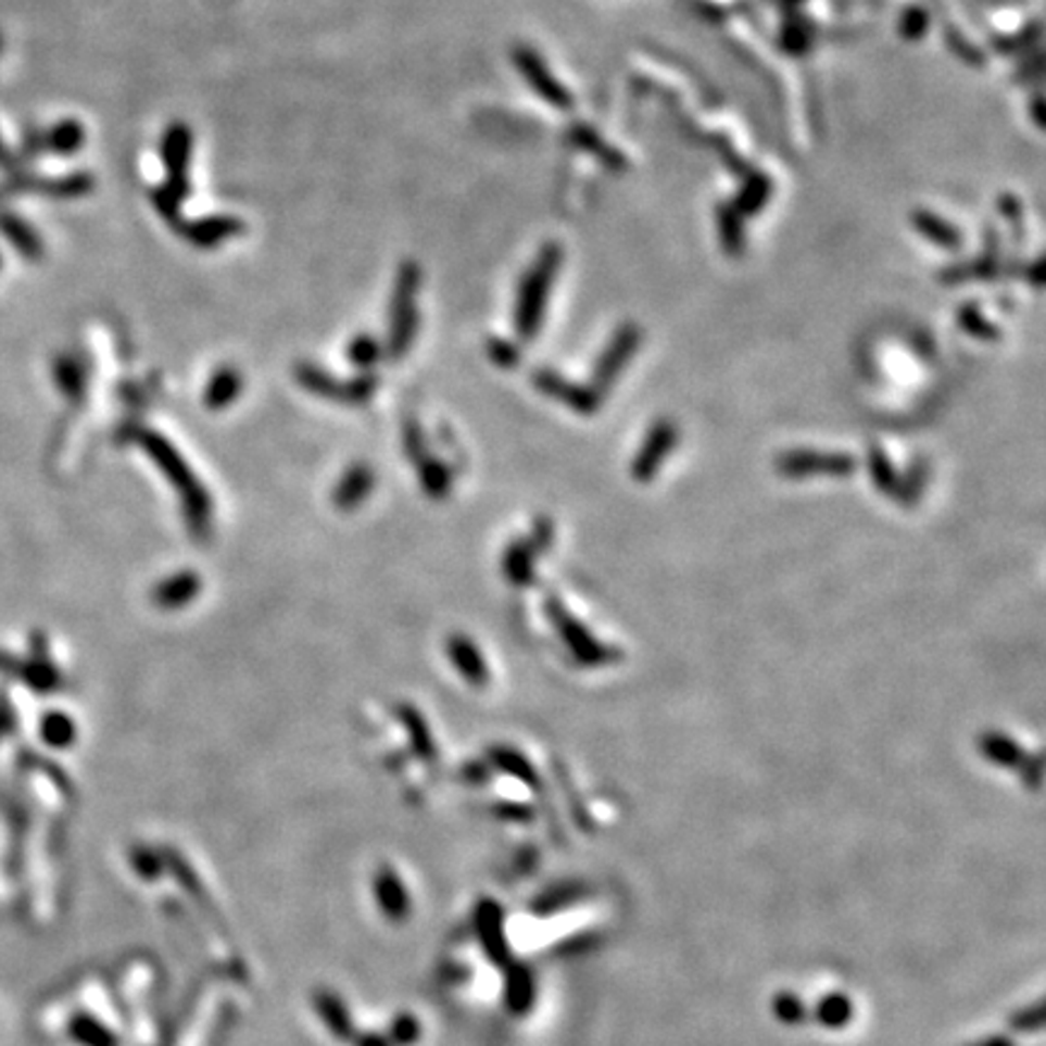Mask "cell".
I'll use <instances>...</instances> for the list:
<instances>
[{
    "label": "cell",
    "mask_w": 1046,
    "mask_h": 1046,
    "mask_svg": "<svg viewBox=\"0 0 1046 1046\" xmlns=\"http://www.w3.org/2000/svg\"><path fill=\"white\" fill-rule=\"evenodd\" d=\"M179 236H182L189 245H194L199 250H211L224 245L230 238H240L245 232V224L238 216H204L197 220H185L182 226L177 228Z\"/></svg>",
    "instance_id": "obj_11"
},
{
    "label": "cell",
    "mask_w": 1046,
    "mask_h": 1046,
    "mask_svg": "<svg viewBox=\"0 0 1046 1046\" xmlns=\"http://www.w3.org/2000/svg\"><path fill=\"white\" fill-rule=\"evenodd\" d=\"M41 134H45V151L61 157L78 153L86 146V126L76 119H61Z\"/></svg>",
    "instance_id": "obj_19"
},
{
    "label": "cell",
    "mask_w": 1046,
    "mask_h": 1046,
    "mask_svg": "<svg viewBox=\"0 0 1046 1046\" xmlns=\"http://www.w3.org/2000/svg\"><path fill=\"white\" fill-rule=\"evenodd\" d=\"M449 657L453 661V667L461 671V676L472 685H488L490 681V669L484 664L480 650L475 647V642L470 638L453 635L449 640Z\"/></svg>",
    "instance_id": "obj_14"
},
{
    "label": "cell",
    "mask_w": 1046,
    "mask_h": 1046,
    "mask_svg": "<svg viewBox=\"0 0 1046 1046\" xmlns=\"http://www.w3.org/2000/svg\"><path fill=\"white\" fill-rule=\"evenodd\" d=\"M545 613H547V618H551L559 640L565 642V647L569 650V654H572L575 661L581 664V667H587V669L608 667V664H616V661L622 659V652H618L616 647H608V644L596 640L594 632H591L584 626V622L569 613V608L563 604V598H557L555 594L547 596L545 598Z\"/></svg>",
    "instance_id": "obj_3"
},
{
    "label": "cell",
    "mask_w": 1046,
    "mask_h": 1046,
    "mask_svg": "<svg viewBox=\"0 0 1046 1046\" xmlns=\"http://www.w3.org/2000/svg\"><path fill=\"white\" fill-rule=\"evenodd\" d=\"M679 437H681L679 427H676L671 419L661 417V419L654 421V425L647 431V437H644V441H642V446L638 449L635 458H632V463H630L632 480L647 484V482L657 478V472L661 470L664 461L671 456L676 443H679Z\"/></svg>",
    "instance_id": "obj_7"
},
{
    "label": "cell",
    "mask_w": 1046,
    "mask_h": 1046,
    "mask_svg": "<svg viewBox=\"0 0 1046 1046\" xmlns=\"http://www.w3.org/2000/svg\"><path fill=\"white\" fill-rule=\"evenodd\" d=\"M295 378L301 380V386L305 390H311V393H315V395L342 400L344 383H337V380L330 374H325L323 368H318V366L301 364L299 371H295Z\"/></svg>",
    "instance_id": "obj_27"
},
{
    "label": "cell",
    "mask_w": 1046,
    "mask_h": 1046,
    "mask_svg": "<svg viewBox=\"0 0 1046 1046\" xmlns=\"http://www.w3.org/2000/svg\"><path fill=\"white\" fill-rule=\"evenodd\" d=\"M192 143L194 136L189 131V126L182 122H173L167 126L161 141V157L163 167L167 175V187L182 199L189 197V157H192Z\"/></svg>",
    "instance_id": "obj_9"
},
{
    "label": "cell",
    "mask_w": 1046,
    "mask_h": 1046,
    "mask_svg": "<svg viewBox=\"0 0 1046 1046\" xmlns=\"http://www.w3.org/2000/svg\"><path fill=\"white\" fill-rule=\"evenodd\" d=\"M860 463L850 453L843 451H811V449H792L780 453L776 461L778 475L787 480H805V478H850L858 472Z\"/></svg>",
    "instance_id": "obj_5"
},
{
    "label": "cell",
    "mask_w": 1046,
    "mask_h": 1046,
    "mask_svg": "<svg viewBox=\"0 0 1046 1046\" xmlns=\"http://www.w3.org/2000/svg\"><path fill=\"white\" fill-rule=\"evenodd\" d=\"M492 760H494V764L500 766L502 770H506V773H509V776L524 780L526 785L538 787L535 768H533L531 764H528L526 756H521L519 752H514V748H506V746L492 748Z\"/></svg>",
    "instance_id": "obj_29"
},
{
    "label": "cell",
    "mask_w": 1046,
    "mask_h": 1046,
    "mask_svg": "<svg viewBox=\"0 0 1046 1046\" xmlns=\"http://www.w3.org/2000/svg\"><path fill=\"white\" fill-rule=\"evenodd\" d=\"M535 996V984L528 967H514L509 971V991H506V1000H509V1008L514 1012H526L533 1006Z\"/></svg>",
    "instance_id": "obj_26"
},
{
    "label": "cell",
    "mask_w": 1046,
    "mask_h": 1046,
    "mask_svg": "<svg viewBox=\"0 0 1046 1046\" xmlns=\"http://www.w3.org/2000/svg\"><path fill=\"white\" fill-rule=\"evenodd\" d=\"M242 393V376L238 368L224 366L220 371L211 376L204 390V405L209 409H226L230 403H236Z\"/></svg>",
    "instance_id": "obj_20"
},
{
    "label": "cell",
    "mask_w": 1046,
    "mask_h": 1046,
    "mask_svg": "<svg viewBox=\"0 0 1046 1046\" xmlns=\"http://www.w3.org/2000/svg\"><path fill=\"white\" fill-rule=\"evenodd\" d=\"M23 673H25V681L37 691H51V689H56V683H59V673L45 659L27 664V667H23Z\"/></svg>",
    "instance_id": "obj_37"
},
{
    "label": "cell",
    "mask_w": 1046,
    "mask_h": 1046,
    "mask_svg": "<svg viewBox=\"0 0 1046 1046\" xmlns=\"http://www.w3.org/2000/svg\"><path fill=\"white\" fill-rule=\"evenodd\" d=\"M421 281V269L417 262H403L395 277L393 299H390V332H388V354L393 358L405 356L415 342L419 313H417V291Z\"/></svg>",
    "instance_id": "obj_4"
},
{
    "label": "cell",
    "mask_w": 1046,
    "mask_h": 1046,
    "mask_svg": "<svg viewBox=\"0 0 1046 1046\" xmlns=\"http://www.w3.org/2000/svg\"><path fill=\"white\" fill-rule=\"evenodd\" d=\"M916 226H918V230H921V236L928 238L930 242H935V245L959 248L957 230L949 224H945V220H940L937 216H933V214L916 216Z\"/></svg>",
    "instance_id": "obj_31"
},
{
    "label": "cell",
    "mask_w": 1046,
    "mask_h": 1046,
    "mask_svg": "<svg viewBox=\"0 0 1046 1046\" xmlns=\"http://www.w3.org/2000/svg\"><path fill=\"white\" fill-rule=\"evenodd\" d=\"M199 591H202V579H199V575L177 572L163 579L161 584L153 589V604L165 610H177L192 604L199 596Z\"/></svg>",
    "instance_id": "obj_13"
},
{
    "label": "cell",
    "mask_w": 1046,
    "mask_h": 1046,
    "mask_svg": "<svg viewBox=\"0 0 1046 1046\" xmlns=\"http://www.w3.org/2000/svg\"><path fill=\"white\" fill-rule=\"evenodd\" d=\"M0 51H3V35H0Z\"/></svg>",
    "instance_id": "obj_45"
},
{
    "label": "cell",
    "mask_w": 1046,
    "mask_h": 1046,
    "mask_svg": "<svg viewBox=\"0 0 1046 1046\" xmlns=\"http://www.w3.org/2000/svg\"><path fill=\"white\" fill-rule=\"evenodd\" d=\"M41 732L51 746H66L73 742V722L63 713H49L41 722Z\"/></svg>",
    "instance_id": "obj_35"
},
{
    "label": "cell",
    "mask_w": 1046,
    "mask_h": 1046,
    "mask_svg": "<svg viewBox=\"0 0 1046 1046\" xmlns=\"http://www.w3.org/2000/svg\"><path fill=\"white\" fill-rule=\"evenodd\" d=\"M853 1012L855 1010L848 996H843V993H829L827 998L819 1000L814 1018L827 1030H843L845 1024L853 1020Z\"/></svg>",
    "instance_id": "obj_23"
},
{
    "label": "cell",
    "mask_w": 1046,
    "mask_h": 1046,
    "mask_svg": "<svg viewBox=\"0 0 1046 1046\" xmlns=\"http://www.w3.org/2000/svg\"><path fill=\"white\" fill-rule=\"evenodd\" d=\"M380 354H383V346H380L376 337L371 335H358L354 337L352 344L346 346V358L356 368H374L378 364Z\"/></svg>",
    "instance_id": "obj_32"
},
{
    "label": "cell",
    "mask_w": 1046,
    "mask_h": 1046,
    "mask_svg": "<svg viewBox=\"0 0 1046 1046\" xmlns=\"http://www.w3.org/2000/svg\"><path fill=\"white\" fill-rule=\"evenodd\" d=\"M374 482H376L374 470L368 468V465H364V463L352 465V468H349L342 475V480L335 490L337 509H342V512L356 509V506L374 492Z\"/></svg>",
    "instance_id": "obj_15"
},
{
    "label": "cell",
    "mask_w": 1046,
    "mask_h": 1046,
    "mask_svg": "<svg viewBox=\"0 0 1046 1046\" xmlns=\"http://www.w3.org/2000/svg\"><path fill=\"white\" fill-rule=\"evenodd\" d=\"M405 443L407 453L412 458H421V451H425V437H421V429L417 425H409L405 429Z\"/></svg>",
    "instance_id": "obj_42"
},
{
    "label": "cell",
    "mask_w": 1046,
    "mask_h": 1046,
    "mask_svg": "<svg viewBox=\"0 0 1046 1046\" xmlns=\"http://www.w3.org/2000/svg\"><path fill=\"white\" fill-rule=\"evenodd\" d=\"M23 167H25V165L17 161V155H15L13 151H10L8 143H5L3 139H0V171H3L5 175H13V173H17V171H23Z\"/></svg>",
    "instance_id": "obj_43"
},
{
    "label": "cell",
    "mask_w": 1046,
    "mask_h": 1046,
    "mask_svg": "<svg viewBox=\"0 0 1046 1046\" xmlns=\"http://www.w3.org/2000/svg\"><path fill=\"white\" fill-rule=\"evenodd\" d=\"M94 189V177L88 171H76L61 177H37L35 194L68 202V199L88 197Z\"/></svg>",
    "instance_id": "obj_16"
},
{
    "label": "cell",
    "mask_w": 1046,
    "mask_h": 1046,
    "mask_svg": "<svg viewBox=\"0 0 1046 1046\" xmlns=\"http://www.w3.org/2000/svg\"><path fill=\"white\" fill-rule=\"evenodd\" d=\"M451 478L453 475L449 465H443L441 461H434V458L421 461L419 482L421 488H425V492L429 496H434V500H441V496H446L451 492Z\"/></svg>",
    "instance_id": "obj_28"
},
{
    "label": "cell",
    "mask_w": 1046,
    "mask_h": 1046,
    "mask_svg": "<svg viewBox=\"0 0 1046 1046\" xmlns=\"http://www.w3.org/2000/svg\"><path fill=\"white\" fill-rule=\"evenodd\" d=\"M490 358L496 364V366H502V368H514L516 364L521 362V352L516 349L512 342H506V340H490Z\"/></svg>",
    "instance_id": "obj_39"
},
{
    "label": "cell",
    "mask_w": 1046,
    "mask_h": 1046,
    "mask_svg": "<svg viewBox=\"0 0 1046 1046\" xmlns=\"http://www.w3.org/2000/svg\"><path fill=\"white\" fill-rule=\"evenodd\" d=\"M957 323H959L961 330H965L969 337H974V340H981V342L1000 340V330L986 318L984 313L979 311L976 303L961 305L959 313H957Z\"/></svg>",
    "instance_id": "obj_25"
},
{
    "label": "cell",
    "mask_w": 1046,
    "mask_h": 1046,
    "mask_svg": "<svg viewBox=\"0 0 1046 1046\" xmlns=\"http://www.w3.org/2000/svg\"><path fill=\"white\" fill-rule=\"evenodd\" d=\"M969 1046H1016V1042H1012L1010 1037H1006V1034H993V1037L979 1039V1042L969 1044Z\"/></svg>",
    "instance_id": "obj_44"
},
{
    "label": "cell",
    "mask_w": 1046,
    "mask_h": 1046,
    "mask_svg": "<svg viewBox=\"0 0 1046 1046\" xmlns=\"http://www.w3.org/2000/svg\"><path fill=\"white\" fill-rule=\"evenodd\" d=\"M773 1016L783 1024H799L807 1018V1006L795 993L783 991L773 998Z\"/></svg>",
    "instance_id": "obj_34"
},
{
    "label": "cell",
    "mask_w": 1046,
    "mask_h": 1046,
    "mask_svg": "<svg viewBox=\"0 0 1046 1046\" xmlns=\"http://www.w3.org/2000/svg\"><path fill=\"white\" fill-rule=\"evenodd\" d=\"M151 204H153V209L157 211V216H161L167 226L179 228V226L185 224V218H182V199H179L167 185H161V187L151 189Z\"/></svg>",
    "instance_id": "obj_30"
},
{
    "label": "cell",
    "mask_w": 1046,
    "mask_h": 1046,
    "mask_svg": "<svg viewBox=\"0 0 1046 1046\" xmlns=\"http://www.w3.org/2000/svg\"><path fill=\"white\" fill-rule=\"evenodd\" d=\"M642 337H644L642 327H638L635 323L620 325L618 330L613 332L606 349L596 358L594 371H591V383L589 386L594 388L596 393H601V395L608 393L613 383L618 380V376L626 371L630 358L635 356V352L642 344Z\"/></svg>",
    "instance_id": "obj_6"
},
{
    "label": "cell",
    "mask_w": 1046,
    "mask_h": 1046,
    "mask_svg": "<svg viewBox=\"0 0 1046 1046\" xmlns=\"http://www.w3.org/2000/svg\"><path fill=\"white\" fill-rule=\"evenodd\" d=\"M512 61H514V66L516 71L521 73L524 80L531 86V90L538 94V98L545 100L547 104H553V108L557 110H569L575 104L572 100V92H569L563 83H557V78L553 76V71L547 68V63L541 59V54L538 51H533L531 47H526V45H519V47H514L512 51Z\"/></svg>",
    "instance_id": "obj_8"
},
{
    "label": "cell",
    "mask_w": 1046,
    "mask_h": 1046,
    "mask_svg": "<svg viewBox=\"0 0 1046 1046\" xmlns=\"http://www.w3.org/2000/svg\"><path fill=\"white\" fill-rule=\"evenodd\" d=\"M528 541H531L533 551H535L538 555L551 551V545H553V541H555V528H553V521H551V519H545V516H543V519H538V521L533 524V531H531V535H528Z\"/></svg>",
    "instance_id": "obj_40"
},
{
    "label": "cell",
    "mask_w": 1046,
    "mask_h": 1046,
    "mask_svg": "<svg viewBox=\"0 0 1046 1046\" xmlns=\"http://www.w3.org/2000/svg\"><path fill=\"white\" fill-rule=\"evenodd\" d=\"M1022 770V783L1028 785V787H1039L1042 785V770H1044V764H1042V756L1039 754H1034L1028 758H1024V764L1020 766Z\"/></svg>",
    "instance_id": "obj_41"
},
{
    "label": "cell",
    "mask_w": 1046,
    "mask_h": 1046,
    "mask_svg": "<svg viewBox=\"0 0 1046 1046\" xmlns=\"http://www.w3.org/2000/svg\"><path fill=\"white\" fill-rule=\"evenodd\" d=\"M533 386L538 388V393H543L551 400H557V403L567 405L581 417L596 415L601 409V403H604V395L596 393L594 388L575 383V380L559 376L557 371H553V368H538L533 374Z\"/></svg>",
    "instance_id": "obj_10"
},
{
    "label": "cell",
    "mask_w": 1046,
    "mask_h": 1046,
    "mask_svg": "<svg viewBox=\"0 0 1046 1046\" xmlns=\"http://www.w3.org/2000/svg\"><path fill=\"white\" fill-rule=\"evenodd\" d=\"M979 752L991 764H996L1000 768H1020L1024 764L1028 754L1022 752V746L1016 739L1003 734V732H984L979 736Z\"/></svg>",
    "instance_id": "obj_18"
},
{
    "label": "cell",
    "mask_w": 1046,
    "mask_h": 1046,
    "mask_svg": "<svg viewBox=\"0 0 1046 1046\" xmlns=\"http://www.w3.org/2000/svg\"><path fill=\"white\" fill-rule=\"evenodd\" d=\"M589 896H591V892H589L587 884L565 882V884L555 886V890H551L543 896L541 904L535 906V913H541V916L543 913H557V911H563V908H569V906L589 899Z\"/></svg>",
    "instance_id": "obj_24"
},
{
    "label": "cell",
    "mask_w": 1046,
    "mask_h": 1046,
    "mask_svg": "<svg viewBox=\"0 0 1046 1046\" xmlns=\"http://www.w3.org/2000/svg\"><path fill=\"white\" fill-rule=\"evenodd\" d=\"M54 374H56V383L61 386L63 393L71 395V398H76V395L83 393V386H86V376H83V368H80L76 358L61 356L56 362Z\"/></svg>",
    "instance_id": "obj_33"
},
{
    "label": "cell",
    "mask_w": 1046,
    "mask_h": 1046,
    "mask_svg": "<svg viewBox=\"0 0 1046 1046\" xmlns=\"http://www.w3.org/2000/svg\"><path fill=\"white\" fill-rule=\"evenodd\" d=\"M559 264H563V248L555 245V242H547L538 252L531 267L524 272L514 305V327L524 342L535 340L538 332H541Z\"/></svg>",
    "instance_id": "obj_1"
},
{
    "label": "cell",
    "mask_w": 1046,
    "mask_h": 1046,
    "mask_svg": "<svg viewBox=\"0 0 1046 1046\" xmlns=\"http://www.w3.org/2000/svg\"><path fill=\"white\" fill-rule=\"evenodd\" d=\"M136 439H139L141 449L148 453V456L155 461L157 468L163 470L165 478L173 482V488H177V492L182 494L189 528L197 533H204L209 528L214 504H211V496L202 488V482L197 480V475L189 470L187 461L179 456L171 441L163 439L161 434H155V431H136Z\"/></svg>",
    "instance_id": "obj_2"
},
{
    "label": "cell",
    "mask_w": 1046,
    "mask_h": 1046,
    "mask_svg": "<svg viewBox=\"0 0 1046 1046\" xmlns=\"http://www.w3.org/2000/svg\"><path fill=\"white\" fill-rule=\"evenodd\" d=\"M0 236L17 250V255H23L29 262H39L45 257V240L15 211L0 209Z\"/></svg>",
    "instance_id": "obj_12"
},
{
    "label": "cell",
    "mask_w": 1046,
    "mask_h": 1046,
    "mask_svg": "<svg viewBox=\"0 0 1046 1046\" xmlns=\"http://www.w3.org/2000/svg\"><path fill=\"white\" fill-rule=\"evenodd\" d=\"M376 386H378L376 376H358L356 380H352V383H344L342 400L344 403H354V405L366 403V400L374 398Z\"/></svg>",
    "instance_id": "obj_38"
},
{
    "label": "cell",
    "mask_w": 1046,
    "mask_h": 1046,
    "mask_svg": "<svg viewBox=\"0 0 1046 1046\" xmlns=\"http://www.w3.org/2000/svg\"><path fill=\"white\" fill-rule=\"evenodd\" d=\"M0 267H3V257H0Z\"/></svg>",
    "instance_id": "obj_46"
},
{
    "label": "cell",
    "mask_w": 1046,
    "mask_h": 1046,
    "mask_svg": "<svg viewBox=\"0 0 1046 1046\" xmlns=\"http://www.w3.org/2000/svg\"><path fill=\"white\" fill-rule=\"evenodd\" d=\"M930 478V465L925 458H913L908 463V470L899 475V490H896V500L902 502L904 509H913L925 492V484Z\"/></svg>",
    "instance_id": "obj_22"
},
{
    "label": "cell",
    "mask_w": 1046,
    "mask_h": 1046,
    "mask_svg": "<svg viewBox=\"0 0 1046 1046\" xmlns=\"http://www.w3.org/2000/svg\"><path fill=\"white\" fill-rule=\"evenodd\" d=\"M1044 1028V1003L1037 1000L1028 1008H1020L1010 1016V1030L1020 1034H1032Z\"/></svg>",
    "instance_id": "obj_36"
},
{
    "label": "cell",
    "mask_w": 1046,
    "mask_h": 1046,
    "mask_svg": "<svg viewBox=\"0 0 1046 1046\" xmlns=\"http://www.w3.org/2000/svg\"><path fill=\"white\" fill-rule=\"evenodd\" d=\"M535 551L528 538H519L514 541L502 557V572L504 577L512 581L514 587H531L533 572H535Z\"/></svg>",
    "instance_id": "obj_17"
},
{
    "label": "cell",
    "mask_w": 1046,
    "mask_h": 1046,
    "mask_svg": "<svg viewBox=\"0 0 1046 1046\" xmlns=\"http://www.w3.org/2000/svg\"><path fill=\"white\" fill-rule=\"evenodd\" d=\"M865 468H868V475L877 490L884 496H896V490H899V472H896L892 458L886 456V451L880 443H870L868 453H865Z\"/></svg>",
    "instance_id": "obj_21"
}]
</instances>
